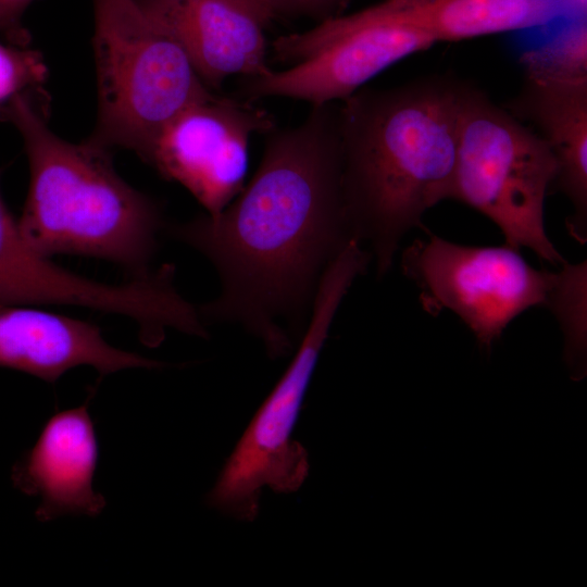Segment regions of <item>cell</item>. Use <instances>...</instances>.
I'll return each mask as SVG.
<instances>
[{"label":"cell","mask_w":587,"mask_h":587,"mask_svg":"<svg viewBox=\"0 0 587 587\" xmlns=\"http://www.w3.org/2000/svg\"><path fill=\"white\" fill-rule=\"evenodd\" d=\"M370 262L367 251L351 241L325 270L294 358L226 460L207 496L209 507L252 522L264 488L291 494L307 479L309 453L294 432L337 310Z\"/></svg>","instance_id":"5b68a950"},{"label":"cell","mask_w":587,"mask_h":587,"mask_svg":"<svg viewBox=\"0 0 587 587\" xmlns=\"http://www.w3.org/2000/svg\"><path fill=\"white\" fill-rule=\"evenodd\" d=\"M576 15H586L587 0H565Z\"/></svg>","instance_id":"ffe728a7"},{"label":"cell","mask_w":587,"mask_h":587,"mask_svg":"<svg viewBox=\"0 0 587 587\" xmlns=\"http://www.w3.org/2000/svg\"><path fill=\"white\" fill-rule=\"evenodd\" d=\"M557 171L554 155L532 128L484 91L464 85L452 200L492 221L505 245L528 248L559 267L566 261L544 222L545 199Z\"/></svg>","instance_id":"ba28073f"},{"label":"cell","mask_w":587,"mask_h":587,"mask_svg":"<svg viewBox=\"0 0 587 587\" xmlns=\"http://www.w3.org/2000/svg\"><path fill=\"white\" fill-rule=\"evenodd\" d=\"M532 128L557 161L553 189L570 200L572 237L587 240V72L524 68L520 92L507 109Z\"/></svg>","instance_id":"8fae6325"},{"label":"cell","mask_w":587,"mask_h":587,"mask_svg":"<svg viewBox=\"0 0 587 587\" xmlns=\"http://www.w3.org/2000/svg\"><path fill=\"white\" fill-rule=\"evenodd\" d=\"M46 76L38 51L0 42V116L16 96L41 91Z\"/></svg>","instance_id":"2e32d148"},{"label":"cell","mask_w":587,"mask_h":587,"mask_svg":"<svg viewBox=\"0 0 587 587\" xmlns=\"http://www.w3.org/2000/svg\"><path fill=\"white\" fill-rule=\"evenodd\" d=\"M34 0H0V37L10 45L25 47L29 35L22 24V16Z\"/></svg>","instance_id":"ac0fdd59"},{"label":"cell","mask_w":587,"mask_h":587,"mask_svg":"<svg viewBox=\"0 0 587 587\" xmlns=\"http://www.w3.org/2000/svg\"><path fill=\"white\" fill-rule=\"evenodd\" d=\"M255 18L266 27L273 18L274 12L267 0H221Z\"/></svg>","instance_id":"d6986e66"},{"label":"cell","mask_w":587,"mask_h":587,"mask_svg":"<svg viewBox=\"0 0 587 587\" xmlns=\"http://www.w3.org/2000/svg\"><path fill=\"white\" fill-rule=\"evenodd\" d=\"M166 229L218 275V296L197 305L204 324H238L271 359L289 354L325 270L355 239L342 193L339 102L311 105L298 125L267 132L254 175L222 212Z\"/></svg>","instance_id":"6da1fadb"},{"label":"cell","mask_w":587,"mask_h":587,"mask_svg":"<svg viewBox=\"0 0 587 587\" xmlns=\"http://www.w3.org/2000/svg\"><path fill=\"white\" fill-rule=\"evenodd\" d=\"M58 304L126 316L147 330L164 305L161 283L151 275L105 284L73 273L35 250L0 193V307Z\"/></svg>","instance_id":"30bf717a"},{"label":"cell","mask_w":587,"mask_h":587,"mask_svg":"<svg viewBox=\"0 0 587 587\" xmlns=\"http://www.w3.org/2000/svg\"><path fill=\"white\" fill-rule=\"evenodd\" d=\"M22 135L29 187L18 228L39 253L113 262L133 277L148 274L161 232L160 204L115 171L109 149L63 140L47 126L33 95L16 96L1 116Z\"/></svg>","instance_id":"3957f363"},{"label":"cell","mask_w":587,"mask_h":587,"mask_svg":"<svg viewBox=\"0 0 587 587\" xmlns=\"http://www.w3.org/2000/svg\"><path fill=\"white\" fill-rule=\"evenodd\" d=\"M93 9L99 113L89 139L147 161L170 123L214 92L136 0H93Z\"/></svg>","instance_id":"8992f818"},{"label":"cell","mask_w":587,"mask_h":587,"mask_svg":"<svg viewBox=\"0 0 587 587\" xmlns=\"http://www.w3.org/2000/svg\"><path fill=\"white\" fill-rule=\"evenodd\" d=\"M341 8L344 9L351 0H339Z\"/></svg>","instance_id":"44dd1931"},{"label":"cell","mask_w":587,"mask_h":587,"mask_svg":"<svg viewBox=\"0 0 587 587\" xmlns=\"http://www.w3.org/2000/svg\"><path fill=\"white\" fill-rule=\"evenodd\" d=\"M464 83L432 76L392 88H360L339 101L341 182L352 236L377 276L424 214L452 199Z\"/></svg>","instance_id":"7a4b0ae2"},{"label":"cell","mask_w":587,"mask_h":587,"mask_svg":"<svg viewBox=\"0 0 587 587\" xmlns=\"http://www.w3.org/2000/svg\"><path fill=\"white\" fill-rule=\"evenodd\" d=\"M87 404L55 413L12 469L14 486L40 498L35 512L40 522L66 514L95 516L105 507L92 487L98 446Z\"/></svg>","instance_id":"5bb4252c"},{"label":"cell","mask_w":587,"mask_h":587,"mask_svg":"<svg viewBox=\"0 0 587 587\" xmlns=\"http://www.w3.org/2000/svg\"><path fill=\"white\" fill-rule=\"evenodd\" d=\"M145 14L185 52L204 84L260 76L267 63L264 26L221 0H136Z\"/></svg>","instance_id":"7c38bea8"},{"label":"cell","mask_w":587,"mask_h":587,"mask_svg":"<svg viewBox=\"0 0 587 587\" xmlns=\"http://www.w3.org/2000/svg\"><path fill=\"white\" fill-rule=\"evenodd\" d=\"M79 365L92 366L101 375L132 367L164 366L111 346L92 323L24 305L0 307L1 367L54 383Z\"/></svg>","instance_id":"4fadbf2b"},{"label":"cell","mask_w":587,"mask_h":587,"mask_svg":"<svg viewBox=\"0 0 587 587\" xmlns=\"http://www.w3.org/2000/svg\"><path fill=\"white\" fill-rule=\"evenodd\" d=\"M437 42L424 0H383L278 37L271 49L285 68L243 77L239 92L249 101L282 97L310 105L339 102L398 61Z\"/></svg>","instance_id":"52a82bcc"},{"label":"cell","mask_w":587,"mask_h":587,"mask_svg":"<svg viewBox=\"0 0 587 587\" xmlns=\"http://www.w3.org/2000/svg\"><path fill=\"white\" fill-rule=\"evenodd\" d=\"M275 17L278 15L303 16L317 22L341 14L339 0H267Z\"/></svg>","instance_id":"e0dca14e"},{"label":"cell","mask_w":587,"mask_h":587,"mask_svg":"<svg viewBox=\"0 0 587 587\" xmlns=\"http://www.w3.org/2000/svg\"><path fill=\"white\" fill-rule=\"evenodd\" d=\"M439 41L544 27L576 15L565 0H424Z\"/></svg>","instance_id":"9a60e30c"},{"label":"cell","mask_w":587,"mask_h":587,"mask_svg":"<svg viewBox=\"0 0 587 587\" xmlns=\"http://www.w3.org/2000/svg\"><path fill=\"white\" fill-rule=\"evenodd\" d=\"M400 264L417 287L423 309L433 315L454 313L486 352L521 313L547 309L563 330L573 378L585 376L586 261L539 270L505 243L466 246L428 233L403 250Z\"/></svg>","instance_id":"277c9868"},{"label":"cell","mask_w":587,"mask_h":587,"mask_svg":"<svg viewBox=\"0 0 587 587\" xmlns=\"http://www.w3.org/2000/svg\"><path fill=\"white\" fill-rule=\"evenodd\" d=\"M274 127V116L253 101L213 93L170 123L146 162L216 215L245 187L251 137Z\"/></svg>","instance_id":"9c48e42d"}]
</instances>
